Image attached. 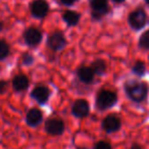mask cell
Masks as SVG:
<instances>
[{"label": "cell", "mask_w": 149, "mask_h": 149, "mask_svg": "<svg viewBox=\"0 0 149 149\" xmlns=\"http://www.w3.org/2000/svg\"><path fill=\"white\" fill-rule=\"evenodd\" d=\"M126 88V92L128 96L134 101H142L147 95V86L144 83H140V82H129L125 86Z\"/></svg>", "instance_id": "1"}, {"label": "cell", "mask_w": 149, "mask_h": 149, "mask_svg": "<svg viewBox=\"0 0 149 149\" xmlns=\"http://www.w3.org/2000/svg\"><path fill=\"white\" fill-rule=\"evenodd\" d=\"M116 95L111 91L104 90L98 94L97 97V106L101 109H107L116 103Z\"/></svg>", "instance_id": "2"}, {"label": "cell", "mask_w": 149, "mask_h": 149, "mask_svg": "<svg viewBox=\"0 0 149 149\" xmlns=\"http://www.w3.org/2000/svg\"><path fill=\"white\" fill-rule=\"evenodd\" d=\"M129 23L131 27L135 30H140L146 24V15L142 9H137L136 11L132 13L129 17Z\"/></svg>", "instance_id": "3"}, {"label": "cell", "mask_w": 149, "mask_h": 149, "mask_svg": "<svg viewBox=\"0 0 149 149\" xmlns=\"http://www.w3.org/2000/svg\"><path fill=\"white\" fill-rule=\"evenodd\" d=\"M48 3L45 0H34L31 4V13L37 19H42L48 13Z\"/></svg>", "instance_id": "4"}, {"label": "cell", "mask_w": 149, "mask_h": 149, "mask_svg": "<svg viewBox=\"0 0 149 149\" xmlns=\"http://www.w3.org/2000/svg\"><path fill=\"white\" fill-rule=\"evenodd\" d=\"M26 43L29 46H36L41 42L42 40V34L39 30L35 28H30L24 34Z\"/></svg>", "instance_id": "5"}, {"label": "cell", "mask_w": 149, "mask_h": 149, "mask_svg": "<svg viewBox=\"0 0 149 149\" xmlns=\"http://www.w3.org/2000/svg\"><path fill=\"white\" fill-rule=\"evenodd\" d=\"M64 45H65V39H64L63 35L59 32L51 34L48 38V46L54 51L62 49Z\"/></svg>", "instance_id": "6"}, {"label": "cell", "mask_w": 149, "mask_h": 149, "mask_svg": "<svg viewBox=\"0 0 149 149\" xmlns=\"http://www.w3.org/2000/svg\"><path fill=\"white\" fill-rule=\"evenodd\" d=\"M45 130L51 135H60L64 130V125L62 120L58 118H51L46 122Z\"/></svg>", "instance_id": "7"}, {"label": "cell", "mask_w": 149, "mask_h": 149, "mask_svg": "<svg viewBox=\"0 0 149 149\" xmlns=\"http://www.w3.org/2000/svg\"><path fill=\"white\" fill-rule=\"evenodd\" d=\"M91 6L93 9V15L95 19H100L104 13H107V0H91Z\"/></svg>", "instance_id": "8"}, {"label": "cell", "mask_w": 149, "mask_h": 149, "mask_svg": "<svg viewBox=\"0 0 149 149\" xmlns=\"http://www.w3.org/2000/svg\"><path fill=\"white\" fill-rule=\"evenodd\" d=\"M102 127L103 129L108 133H113L116 131H118L120 127V120L114 114L108 116L107 118H104L103 123H102Z\"/></svg>", "instance_id": "9"}, {"label": "cell", "mask_w": 149, "mask_h": 149, "mask_svg": "<svg viewBox=\"0 0 149 149\" xmlns=\"http://www.w3.org/2000/svg\"><path fill=\"white\" fill-rule=\"evenodd\" d=\"M89 112V104L86 100L79 99L74 102L72 106V113L78 118H84Z\"/></svg>", "instance_id": "10"}, {"label": "cell", "mask_w": 149, "mask_h": 149, "mask_svg": "<svg viewBox=\"0 0 149 149\" xmlns=\"http://www.w3.org/2000/svg\"><path fill=\"white\" fill-rule=\"evenodd\" d=\"M49 89L45 86H38L32 91V97L37 100L39 103H45L49 98Z\"/></svg>", "instance_id": "11"}, {"label": "cell", "mask_w": 149, "mask_h": 149, "mask_svg": "<svg viewBox=\"0 0 149 149\" xmlns=\"http://www.w3.org/2000/svg\"><path fill=\"white\" fill-rule=\"evenodd\" d=\"M27 124L31 127H36L41 123L42 120V112L38 108H32L27 113Z\"/></svg>", "instance_id": "12"}, {"label": "cell", "mask_w": 149, "mask_h": 149, "mask_svg": "<svg viewBox=\"0 0 149 149\" xmlns=\"http://www.w3.org/2000/svg\"><path fill=\"white\" fill-rule=\"evenodd\" d=\"M13 87L15 91H24L29 87V79L25 74H17L13 80Z\"/></svg>", "instance_id": "13"}, {"label": "cell", "mask_w": 149, "mask_h": 149, "mask_svg": "<svg viewBox=\"0 0 149 149\" xmlns=\"http://www.w3.org/2000/svg\"><path fill=\"white\" fill-rule=\"evenodd\" d=\"M94 72L91 68H88V66H82L78 70V76H79L80 80H81L83 83H90V82L93 81L94 79Z\"/></svg>", "instance_id": "14"}, {"label": "cell", "mask_w": 149, "mask_h": 149, "mask_svg": "<svg viewBox=\"0 0 149 149\" xmlns=\"http://www.w3.org/2000/svg\"><path fill=\"white\" fill-rule=\"evenodd\" d=\"M63 19L68 26H74L79 23L80 15L74 11H66L63 15Z\"/></svg>", "instance_id": "15"}, {"label": "cell", "mask_w": 149, "mask_h": 149, "mask_svg": "<svg viewBox=\"0 0 149 149\" xmlns=\"http://www.w3.org/2000/svg\"><path fill=\"white\" fill-rule=\"evenodd\" d=\"M92 70H93L94 74H102L106 70V65H105V62L103 60H96L92 63Z\"/></svg>", "instance_id": "16"}, {"label": "cell", "mask_w": 149, "mask_h": 149, "mask_svg": "<svg viewBox=\"0 0 149 149\" xmlns=\"http://www.w3.org/2000/svg\"><path fill=\"white\" fill-rule=\"evenodd\" d=\"M9 54V46L4 40H0V60H3Z\"/></svg>", "instance_id": "17"}, {"label": "cell", "mask_w": 149, "mask_h": 149, "mask_svg": "<svg viewBox=\"0 0 149 149\" xmlns=\"http://www.w3.org/2000/svg\"><path fill=\"white\" fill-rule=\"evenodd\" d=\"M133 70H134L135 74H138V76H143L144 72H145V70H146L144 62L137 61L136 63L134 64V66H133Z\"/></svg>", "instance_id": "18"}, {"label": "cell", "mask_w": 149, "mask_h": 149, "mask_svg": "<svg viewBox=\"0 0 149 149\" xmlns=\"http://www.w3.org/2000/svg\"><path fill=\"white\" fill-rule=\"evenodd\" d=\"M140 45L145 49H149V30L145 32L142 37L140 38Z\"/></svg>", "instance_id": "19"}, {"label": "cell", "mask_w": 149, "mask_h": 149, "mask_svg": "<svg viewBox=\"0 0 149 149\" xmlns=\"http://www.w3.org/2000/svg\"><path fill=\"white\" fill-rule=\"evenodd\" d=\"M94 149H111V146H110L109 143L105 142V141H100L96 144Z\"/></svg>", "instance_id": "20"}, {"label": "cell", "mask_w": 149, "mask_h": 149, "mask_svg": "<svg viewBox=\"0 0 149 149\" xmlns=\"http://www.w3.org/2000/svg\"><path fill=\"white\" fill-rule=\"evenodd\" d=\"M33 56L30 55V54H25V55L23 56V61L25 64H31L32 62H33Z\"/></svg>", "instance_id": "21"}, {"label": "cell", "mask_w": 149, "mask_h": 149, "mask_svg": "<svg viewBox=\"0 0 149 149\" xmlns=\"http://www.w3.org/2000/svg\"><path fill=\"white\" fill-rule=\"evenodd\" d=\"M7 83L5 81H0V93H4L6 91Z\"/></svg>", "instance_id": "22"}, {"label": "cell", "mask_w": 149, "mask_h": 149, "mask_svg": "<svg viewBox=\"0 0 149 149\" xmlns=\"http://www.w3.org/2000/svg\"><path fill=\"white\" fill-rule=\"evenodd\" d=\"M74 1H76V0H61V2L63 3V4H65V5L72 4V3H74Z\"/></svg>", "instance_id": "23"}, {"label": "cell", "mask_w": 149, "mask_h": 149, "mask_svg": "<svg viewBox=\"0 0 149 149\" xmlns=\"http://www.w3.org/2000/svg\"><path fill=\"white\" fill-rule=\"evenodd\" d=\"M132 149H144L142 146H140V145H138V144H134L132 146Z\"/></svg>", "instance_id": "24"}, {"label": "cell", "mask_w": 149, "mask_h": 149, "mask_svg": "<svg viewBox=\"0 0 149 149\" xmlns=\"http://www.w3.org/2000/svg\"><path fill=\"white\" fill-rule=\"evenodd\" d=\"M2 29H3V24L0 23V31H2Z\"/></svg>", "instance_id": "25"}, {"label": "cell", "mask_w": 149, "mask_h": 149, "mask_svg": "<svg viewBox=\"0 0 149 149\" xmlns=\"http://www.w3.org/2000/svg\"><path fill=\"white\" fill-rule=\"evenodd\" d=\"M114 2H123V1H124V0H113Z\"/></svg>", "instance_id": "26"}, {"label": "cell", "mask_w": 149, "mask_h": 149, "mask_svg": "<svg viewBox=\"0 0 149 149\" xmlns=\"http://www.w3.org/2000/svg\"><path fill=\"white\" fill-rule=\"evenodd\" d=\"M146 2H147V3H148V4H149V0H146Z\"/></svg>", "instance_id": "27"}, {"label": "cell", "mask_w": 149, "mask_h": 149, "mask_svg": "<svg viewBox=\"0 0 149 149\" xmlns=\"http://www.w3.org/2000/svg\"><path fill=\"white\" fill-rule=\"evenodd\" d=\"M80 149H87V148H80Z\"/></svg>", "instance_id": "28"}]
</instances>
